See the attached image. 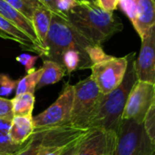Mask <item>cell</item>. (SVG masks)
<instances>
[{
    "instance_id": "28",
    "label": "cell",
    "mask_w": 155,
    "mask_h": 155,
    "mask_svg": "<svg viewBox=\"0 0 155 155\" xmlns=\"http://www.w3.org/2000/svg\"><path fill=\"white\" fill-rule=\"evenodd\" d=\"M79 0H56V6L61 14H65L78 4Z\"/></svg>"
},
{
    "instance_id": "9",
    "label": "cell",
    "mask_w": 155,
    "mask_h": 155,
    "mask_svg": "<svg viewBox=\"0 0 155 155\" xmlns=\"http://www.w3.org/2000/svg\"><path fill=\"white\" fill-rule=\"evenodd\" d=\"M116 143V132L93 128L78 143L74 155H114Z\"/></svg>"
},
{
    "instance_id": "4",
    "label": "cell",
    "mask_w": 155,
    "mask_h": 155,
    "mask_svg": "<svg viewBox=\"0 0 155 155\" xmlns=\"http://www.w3.org/2000/svg\"><path fill=\"white\" fill-rule=\"evenodd\" d=\"M102 95L91 75L74 84L70 124L79 129H91L90 124Z\"/></svg>"
},
{
    "instance_id": "37",
    "label": "cell",
    "mask_w": 155,
    "mask_h": 155,
    "mask_svg": "<svg viewBox=\"0 0 155 155\" xmlns=\"http://www.w3.org/2000/svg\"><path fill=\"white\" fill-rule=\"evenodd\" d=\"M153 155H155V153H154V154H153Z\"/></svg>"
},
{
    "instance_id": "15",
    "label": "cell",
    "mask_w": 155,
    "mask_h": 155,
    "mask_svg": "<svg viewBox=\"0 0 155 155\" xmlns=\"http://www.w3.org/2000/svg\"><path fill=\"white\" fill-rule=\"evenodd\" d=\"M42 67L43 73L41 74L36 89H40L44 86L54 84L59 82L66 73V68L64 65L54 60H45Z\"/></svg>"
},
{
    "instance_id": "19",
    "label": "cell",
    "mask_w": 155,
    "mask_h": 155,
    "mask_svg": "<svg viewBox=\"0 0 155 155\" xmlns=\"http://www.w3.org/2000/svg\"><path fill=\"white\" fill-rule=\"evenodd\" d=\"M11 6L32 20L35 10L43 4L39 0H5Z\"/></svg>"
},
{
    "instance_id": "10",
    "label": "cell",
    "mask_w": 155,
    "mask_h": 155,
    "mask_svg": "<svg viewBox=\"0 0 155 155\" xmlns=\"http://www.w3.org/2000/svg\"><path fill=\"white\" fill-rule=\"evenodd\" d=\"M137 78L155 84V25L142 38L140 54L134 62Z\"/></svg>"
},
{
    "instance_id": "13",
    "label": "cell",
    "mask_w": 155,
    "mask_h": 155,
    "mask_svg": "<svg viewBox=\"0 0 155 155\" xmlns=\"http://www.w3.org/2000/svg\"><path fill=\"white\" fill-rule=\"evenodd\" d=\"M53 12L45 7L44 5L37 7L33 15L32 23L36 33L38 41L41 46L45 50V55H47V49H46V38L48 35V31L50 28L51 19H52Z\"/></svg>"
},
{
    "instance_id": "25",
    "label": "cell",
    "mask_w": 155,
    "mask_h": 155,
    "mask_svg": "<svg viewBox=\"0 0 155 155\" xmlns=\"http://www.w3.org/2000/svg\"><path fill=\"white\" fill-rule=\"evenodd\" d=\"M86 52H87V54L92 62V64L103 60L104 58H105L108 55L104 52L101 45H92L86 49Z\"/></svg>"
},
{
    "instance_id": "26",
    "label": "cell",
    "mask_w": 155,
    "mask_h": 155,
    "mask_svg": "<svg viewBox=\"0 0 155 155\" xmlns=\"http://www.w3.org/2000/svg\"><path fill=\"white\" fill-rule=\"evenodd\" d=\"M13 118H14V114H13L12 100L0 97V119L12 120Z\"/></svg>"
},
{
    "instance_id": "35",
    "label": "cell",
    "mask_w": 155,
    "mask_h": 155,
    "mask_svg": "<svg viewBox=\"0 0 155 155\" xmlns=\"http://www.w3.org/2000/svg\"><path fill=\"white\" fill-rule=\"evenodd\" d=\"M81 1H89V2H96V0H81Z\"/></svg>"
},
{
    "instance_id": "33",
    "label": "cell",
    "mask_w": 155,
    "mask_h": 155,
    "mask_svg": "<svg viewBox=\"0 0 155 155\" xmlns=\"http://www.w3.org/2000/svg\"><path fill=\"white\" fill-rule=\"evenodd\" d=\"M77 145H78V144H77ZM77 145H76V146H77ZM76 146H75V147H74L73 149H71V150H70L69 152H67L66 153H64V155H70V153H72V152H73V151H74V150L75 148H76Z\"/></svg>"
},
{
    "instance_id": "34",
    "label": "cell",
    "mask_w": 155,
    "mask_h": 155,
    "mask_svg": "<svg viewBox=\"0 0 155 155\" xmlns=\"http://www.w3.org/2000/svg\"><path fill=\"white\" fill-rule=\"evenodd\" d=\"M76 147H77V146H76ZM75 150H76V148H75V149H74V151H73V152H72L71 153H70V155H74V153H75Z\"/></svg>"
},
{
    "instance_id": "22",
    "label": "cell",
    "mask_w": 155,
    "mask_h": 155,
    "mask_svg": "<svg viewBox=\"0 0 155 155\" xmlns=\"http://www.w3.org/2000/svg\"><path fill=\"white\" fill-rule=\"evenodd\" d=\"M143 125L148 135L155 143V97L152 106L146 114L143 121Z\"/></svg>"
},
{
    "instance_id": "5",
    "label": "cell",
    "mask_w": 155,
    "mask_h": 155,
    "mask_svg": "<svg viewBox=\"0 0 155 155\" xmlns=\"http://www.w3.org/2000/svg\"><path fill=\"white\" fill-rule=\"evenodd\" d=\"M154 153L155 143L148 135L143 124L122 120L114 155H153Z\"/></svg>"
},
{
    "instance_id": "24",
    "label": "cell",
    "mask_w": 155,
    "mask_h": 155,
    "mask_svg": "<svg viewBox=\"0 0 155 155\" xmlns=\"http://www.w3.org/2000/svg\"><path fill=\"white\" fill-rule=\"evenodd\" d=\"M18 80L15 81L9 77V75L1 74H0V95L6 96L9 95L17 85Z\"/></svg>"
},
{
    "instance_id": "32",
    "label": "cell",
    "mask_w": 155,
    "mask_h": 155,
    "mask_svg": "<svg viewBox=\"0 0 155 155\" xmlns=\"http://www.w3.org/2000/svg\"><path fill=\"white\" fill-rule=\"evenodd\" d=\"M0 38H3V39H10L12 40V37L9 36L7 34H5V32H3L2 30H0Z\"/></svg>"
},
{
    "instance_id": "30",
    "label": "cell",
    "mask_w": 155,
    "mask_h": 155,
    "mask_svg": "<svg viewBox=\"0 0 155 155\" xmlns=\"http://www.w3.org/2000/svg\"><path fill=\"white\" fill-rule=\"evenodd\" d=\"M45 7L50 9L53 13L55 14H61L56 6V0H39Z\"/></svg>"
},
{
    "instance_id": "27",
    "label": "cell",
    "mask_w": 155,
    "mask_h": 155,
    "mask_svg": "<svg viewBox=\"0 0 155 155\" xmlns=\"http://www.w3.org/2000/svg\"><path fill=\"white\" fill-rule=\"evenodd\" d=\"M37 60V56H33L30 54H23L16 57V61L25 66L26 73H29L33 69H35V64Z\"/></svg>"
},
{
    "instance_id": "18",
    "label": "cell",
    "mask_w": 155,
    "mask_h": 155,
    "mask_svg": "<svg viewBox=\"0 0 155 155\" xmlns=\"http://www.w3.org/2000/svg\"><path fill=\"white\" fill-rule=\"evenodd\" d=\"M43 73V67L39 69H33L25 76L18 80L16 88H15V95L22 94H35L38 82L40 80L41 74Z\"/></svg>"
},
{
    "instance_id": "2",
    "label": "cell",
    "mask_w": 155,
    "mask_h": 155,
    "mask_svg": "<svg viewBox=\"0 0 155 155\" xmlns=\"http://www.w3.org/2000/svg\"><path fill=\"white\" fill-rule=\"evenodd\" d=\"M128 65L124 78L120 85L106 94H103L91 121L90 128H102L117 133L129 94L138 81L135 72V53L128 55Z\"/></svg>"
},
{
    "instance_id": "38",
    "label": "cell",
    "mask_w": 155,
    "mask_h": 155,
    "mask_svg": "<svg viewBox=\"0 0 155 155\" xmlns=\"http://www.w3.org/2000/svg\"><path fill=\"white\" fill-rule=\"evenodd\" d=\"M154 1H155V0H154Z\"/></svg>"
},
{
    "instance_id": "6",
    "label": "cell",
    "mask_w": 155,
    "mask_h": 155,
    "mask_svg": "<svg viewBox=\"0 0 155 155\" xmlns=\"http://www.w3.org/2000/svg\"><path fill=\"white\" fill-rule=\"evenodd\" d=\"M74 101V85L67 84L59 97L46 110L33 117L35 130L70 124Z\"/></svg>"
},
{
    "instance_id": "14",
    "label": "cell",
    "mask_w": 155,
    "mask_h": 155,
    "mask_svg": "<svg viewBox=\"0 0 155 155\" xmlns=\"http://www.w3.org/2000/svg\"><path fill=\"white\" fill-rule=\"evenodd\" d=\"M34 130L33 117L14 116L8 131V135L14 143L22 144L32 136Z\"/></svg>"
},
{
    "instance_id": "1",
    "label": "cell",
    "mask_w": 155,
    "mask_h": 155,
    "mask_svg": "<svg viewBox=\"0 0 155 155\" xmlns=\"http://www.w3.org/2000/svg\"><path fill=\"white\" fill-rule=\"evenodd\" d=\"M64 15L84 38L95 45H102L124 28L113 12L104 10L96 2L79 0Z\"/></svg>"
},
{
    "instance_id": "3",
    "label": "cell",
    "mask_w": 155,
    "mask_h": 155,
    "mask_svg": "<svg viewBox=\"0 0 155 155\" xmlns=\"http://www.w3.org/2000/svg\"><path fill=\"white\" fill-rule=\"evenodd\" d=\"M92 45L72 25L64 14H52L46 38V56L51 58L50 60L62 64L63 54L69 49H76L87 54L86 49Z\"/></svg>"
},
{
    "instance_id": "21",
    "label": "cell",
    "mask_w": 155,
    "mask_h": 155,
    "mask_svg": "<svg viewBox=\"0 0 155 155\" xmlns=\"http://www.w3.org/2000/svg\"><path fill=\"white\" fill-rule=\"evenodd\" d=\"M40 144V137L39 134L34 130L32 136L28 139L25 146L14 155H36Z\"/></svg>"
},
{
    "instance_id": "7",
    "label": "cell",
    "mask_w": 155,
    "mask_h": 155,
    "mask_svg": "<svg viewBox=\"0 0 155 155\" xmlns=\"http://www.w3.org/2000/svg\"><path fill=\"white\" fill-rule=\"evenodd\" d=\"M128 65V56L115 57L107 55L103 60L91 65L92 78L101 93L106 94L123 82Z\"/></svg>"
},
{
    "instance_id": "29",
    "label": "cell",
    "mask_w": 155,
    "mask_h": 155,
    "mask_svg": "<svg viewBox=\"0 0 155 155\" xmlns=\"http://www.w3.org/2000/svg\"><path fill=\"white\" fill-rule=\"evenodd\" d=\"M96 3L104 10L113 12L117 9L120 0H96Z\"/></svg>"
},
{
    "instance_id": "31",
    "label": "cell",
    "mask_w": 155,
    "mask_h": 155,
    "mask_svg": "<svg viewBox=\"0 0 155 155\" xmlns=\"http://www.w3.org/2000/svg\"><path fill=\"white\" fill-rule=\"evenodd\" d=\"M12 120L0 119V133H8L11 126Z\"/></svg>"
},
{
    "instance_id": "23",
    "label": "cell",
    "mask_w": 155,
    "mask_h": 155,
    "mask_svg": "<svg viewBox=\"0 0 155 155\" xmlns=\"http://www.w3.org/2000/svg\"><path fill=\"white\" fill-rule=\"evenodd\" d=\"M139 0H120V6L134 25L136 19L137 5Z\"/></svg>"
},
{
    "instance_id": "36",
    "label": "cell",
    "mask_w": 155,
    "mask_h": 155,
    "mask_svg": "<svg viewBox=\"0 0 155 155\" xmlns=\"http://www.w3.org/2000/svg\"><path fill=\"white\" fill-rule=\"evenodd\" d=\"M0 155H4V154H0Z\"/></svg>"
},
{
    "instance_id": "12",
    "label": "cell",
    "mask_w": 155,
    "mask_h": 155,
    "mask_svg": "<svg viewBox=\"0 0 155 155\" xmlns=\"http://www.w3.org/2000/svg\"><path fill=\"white\" fill-rule=\"evenodd\" d=\"M141 39L155 25V1L139 0L137 5L136 19L133 25Z\"/></svg>"
},
{
    "instance_id": "20",
    "label": "cell",
    "mask_w": 155,
    "mask_h": 155,
    "mask_svg": "<svg viewBox=\"0 0 155 155\" xmlns=\"http://www.w3.org/2000/svg\"><path fill=\"white\" fill-rule=\"evenodd\" d=\"M27 141L22 144H15L9 138L8 133H0V154H15L25 146Z\"/></svg>"
},
{
    "instance_id": "8",
    "label": "cell",
    "mask_w": 155,
    "mask_h": 155,
    "mask_svg": "<svg viewBox=\"0 0 155 155\" xmlns=\"http://www.w3.org/2000/svg\"><path fill=\"white\" fill-rule=\"evenodd\" d=\"M154 97L155 84L138 80L129 94L122 120H133L143 124Z\"/></svg>"
},
{
    "instance_id": "11",
    "label": "cell",
    "mask_w": 155,
    "mask_h": 155,
    "mask_svg": "<svg viewBox=\"0 0 155 155\" xmlns=\"http://www.w3.org/2000/svg\"><path fill=\"white\" fill-rule=\"evenodd\" d=\"M0 15L5 17L7 20H9L12 24H14L18 29L26 34L30 37V39L35 43V45L39 48L40 54L45 55V50L38 41L32 20H30L22 13H20L15 8L11 6L5 0H0Z\"/></svg>"
},
{
    "instance_id": "17",
    "label": "cell",
    "mask_w": 155,
    "mask_h": 155,
    "mask_svg": "<svg viewBox=\"0 0 155 155\" xmlns=\"http://www.w3.org/2000/svg\"><path fill=\"white\" fill-rule=\"evenodd\" d=\"M35 100V94L30 93L15 95V98L12 99L14 116L32 117Z\"/></svg>"
},
{
    "instance_id": "16",
    "label": "cell",
    "mask_w": 155,
    "mask_h": 155,
    "mask_svg": "<svg viewBox=\"0 0 155 155\" xmlns=\"http://www.w3.org/2000/svg\"><path fill=\"white\" fill-rule=\"evenodd\" d=\"M0 30H2L9 36H11L12 40H14L15 42L20 44L23 46L27 47L30 50H33L40 54L39 48L35 45V43L30 39V37L1 15H0Z\"/></svg>"
}]
</instances>
